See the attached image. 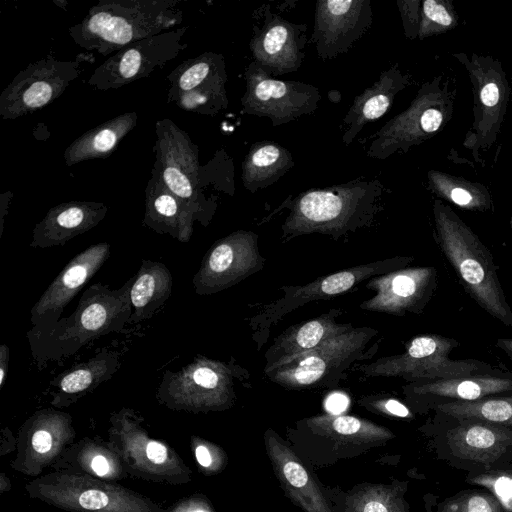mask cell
I'll use <instances>...</instances> for the list:
<instances>
[{"label": "cell", "instance_id": "1", "mask_svg": "<svg viewBox=\"0 0 512 512\" xmlns=\"http://www.w3.org/2000/svg\"><path fill=\"white\" fill-rule=\"evenodd\" d=\"M130 278L121 288L95 283L81 295L74 312L46 328L27 333L34 360L41 365L74 355L101 336L119 333L132 314Z\"/></svg>", "mask_w": 512, "mask_h": 512}, {"label": "cell", "instance_id": "2", "mask_svg": "<svg viewBox=\"0 0 512 512\" xmlns=\"http://www.w3.org/2000/svg\"><path fill=\"white\" fill-rule=\"evenodd\" d=\"M432 211L435 241L464 290L490 316L512 327V309L490 250L442 200H434Z\"/></svg>", "mask_w": 512, "mask_h": 512}, {"label": "cell", "instance_id": "3", "mask_svg": "<svg viewBox=\"0 0 512 512\" xmlns=\"http://www.w3.org/2000/svg\"><path fill=\"white\" fill-rule=\"evenodd\" d=\"M178 0H101L69 28L87 51L108 56L136 41L172 30L183 20Z\"/></svg>", "mask_w": 512, "mask_h": 512}, {"label": "cell", "instance_id": "4", "mask_svg": "<svg viewBox=\"0 0 512 512\" xmlns=\"http://www.w3.org/2000/svg\"><path fill=\"white\" fill-rule=\"evenodd\" d=\"M383 191L378 179L306 190L292 200L281 226L282 236L290 239L319 233L337 240L372 222Z\"/></svg>", "mask_w": 512, "mask_h": 512}, {"label": "cell", "instance_id": "5", "mask_svg": "<svg viewBox=\"0 0 512 512\" xmlns=\"http://www.w3.org/2000/svg\"><path fill=\"white\" fill-rule=\"evenodd\" d=\"M438 459L478 473L512 463V431L483 420L433 412L423 426Z\"/></svg>", "mask_w": 512, "mask_h": 512}, {"label": "cell", "instance_id": "6", "mask_svg": "<svg viewBox=\"0 0 512 512\" xmlns=\"http://www.w3.org/2000/svg\"><path fill=\"white\" fill-rule=\"evenodd\" d=\"M30 498L68 512H166L150 498L118 483L52 471L25 485Z\"/></svg>", "mask_w": 512, "mask_h": 512}, {"label": "cell", "instance_id": "7", "mask_svg": "<svg viewBox=\"0 0 512 512\" xmlns=\"http://www.w3.org/2000/svg\"><path fill=\"white\" fill-rule=\"evenodd\" d=\"M455 98L456 89L443 74L426 81L408 108L388 120L374 135L367 156L385 160L433 138L451 121Z\"/></svg>", "mask_w": 512, "mask_h": 512}, {"label": "cell", "instance_id": "8", "mask_svg": "<svg viewBox=\"0 0 512 512\" xmlns=\"http://www.w3.org/2000/svg\"><path fill=\"white\" fill-rule=\"evenodd\" d=\"M144 418L132 408H121L109 417L108 441L129 476L141 480L183 485L192 471L166 443L153 439L142 426Z\"/></svg>", "mask_w": 512, "mask_h": 512}, {"label": "cell", "instance_id": "9", "mask_svg": "<svg viewBox=\"0 0 512 512\" xmlns=\"http://www.w3.org/2000/svg\"><path fill=\"white\" fill-rule=\"evenodd\" d=\"M291 436V435H289ZM395 438L388 428L350 415L322 414L297 424L291 445L318 465L359 456Z\"/></svg>", "mask_w": 512, "mask_h": 512}, {"label": "cell", "instance_id": "10", "mask_svg": "<svg viewBox=\"0 0 512 512\" xmlns=\"http://www.w3.org/2000/svg\"><path fill=\"white\" fill-rule=\"evenodd\" d=\"M236 374L232 364L197 355L180 370L165 371L156 398L174 411H224L233 406L236 398Z\"/></svg>", "mask_w": 512, "mask_h": 512}, {"label": "cell", "instance_id": "11", "mask_svg": "<svg viewBox=\"0 0 512 512\" xmlns=\"http://www.w3.org/2000/svg\"><path fill=\"white\" fill-rule=\"evenodd\" d=\"M466 69L473 90V122L462 145L485 166L482 154L497 141L511 94L502 63L489 55L454 53Z\"/></svg>", "mask_w": 512, "mask_h": 512}, {"label": "cell", "instance_id": "12", "mask_svg": "<svg viewBox=\"0 0 512 512\" xmlns=\"http://www.w3.org/2000/svg\"><path fill=\"white\" fill-rule=\"evenodd\" d=\"M459 346L457 339L423 334L412 338L403 353L379 358L358 369L369 377H402L410 383L485 373L494 369L491 364L476 359L452 360L450 354Z\"/></svg>", "mask_w": 512, "mask_h": 512}, {"label": "cell", "instance_id": "13", "mask_svg": "<svg viewBox=\"0 0 512 512\" xmlns=\"http://www.w3.org/2000/svg\"><path fill=\"white\" fill-rule=\"evenodd\" d=\"M156 143L153 147L156 161L152 168L163 184L179 199L189 205L206 226L214 214L216 204L206 199L201 191L204 167L199 161V149L170 119L155 124Z\"/></svg>", "mask_w": 512, "mask_h": 512}, {"label": "cell", "instance_id": "14", "mask_svg": "<svg viewBox=\"0 0 512 512\" xmlns=\"http://www.w3.org/2000/svg\"><path fill=\"white\" fill-rule=\"evenodd\" d=\"M377 333L370 327H353L265 374L272 382L290 390L332 384L353 362L364 357L367 344Z\"/></svg>", "mask_w": 512, "mask_h": 512}, {"label": "cell", "instance_id": "15", "mask_svg": "<svg viewBox=\"0 0 512 512\" xmlns=\"http://www.w3.org/2000/svg\"><path fill=\"white\" fill-rule=\"evenodd\" d=\"M412 257L397 256L346 268L317 278L305 285L282 286V297L264 306L250 321L257 332L258 345L263 344L264 334L286 314L303 305L319 300H327L351 290L366 279L405 268Z\"/></svg>", "mask_w": 512, "mask_h": 512}, {"label": "cell", "instance_id": "16", "mask_svg": "<svg viewBox=\"0 0 512 512\" xmlns=\"http://www.w3.org/2000/svg\"><path fill=\"white\" fill-rule=\"evenodd\" d=\"M244 77L242 112L266 117L274 127L313 114L318 108L321 95L314 85L274 78L255 61L248 64Z\"/></svg>", "mask_w": 512, "mask_h": 512}, {"label": "cell", "instance_id": "17", "mask_svg": "<svg viewBox=\"0 0 512 512\" xmlns=\"http://www.w3.org/2000/svg\"><path fill=\"white\" fill-rule=\"evenodd\" d=\"M187 29L185 26L168 30L123 47L94 70L87 84L106 91L149 76L186 49L183 37Z\"/></svg>", "mask_w": 512, "mask_h": 512}, {"label": "cell", "instance_id": "18", "mask_svg": "<svg viewBox=\"0 0 512 512\" xmlns=\"http://www.w3.org/2000/svg\"><path fill=\"white\" fill-rule=\"evenodd\" d=\"M81 60L52 56L29 64L0 94V116L13 120L36 112L59 98L81 73Z\"/></svg>", "mask_w": 512, "mask_h": 512}, {"label": "cell", "instance_id": "19", "mask_svg": "<svg viewBox=\"0 0 512 512\" xmlns=\"http://www.w3.org/2000/svg\"><path fill=\"white\" fill-rule=\"evenodd\" d=\"M222 54L205 52L179 64L168 76V102L182 110L213 116L228 107Z\"/></svg>", "mask_w": 512, "mask_h": 512}, {"label": "cell", "instance_id": "20", "mask_svg": "<svg viewBox=\"0 0 512 512\" xmlns=\"http://www.w3.org/2000/svg\"><path fill=\"white\" fill-rule=\"evenodd\" d=\"M75 438L76 430L69 413L55 408L37 410L18 431L16 454L10 466L26 476L39 477Z\"/></svg>", "mask_w": 512, "mask_h": 512}, {"label": "cell", "instance_id": "21", "mask_svg": "<svg viewBox=\"0 0 512 512\" xmlns=\"http://www.w3.org/2000/svg\"><path fill=\"white\" fill-rule=\"evenodd\" d=\"M253 231L237 230L217 240L206 252L192 279L198 295L230 288L260 271L265 263Z\"/></svg>", "mask_w": 512, "mask_h": 512}, {"label": "cell", "instance_id": "22", "mask_svg": "<svg viewBox=\"0 0 512 512\" xmlns=\"http://www.w3.org/2000/svg\"><path fill=\"white\" fill-rule=\"evenodd\" d=\"M371 0H318L309 42L322 60L347 53L371 28Z\"/></svg>", "mask_w": 512, "mask_h": 512}, {"label": "cell", "instance_id": "23", "mask_svg": "<svg viewBox=\"0 0 512 512\" xmlns=\"http://www.w3.org/2000/svg\"><path fill=\"white\" fill-rule=\"evenodd\" d=\"M403 391L413 411L424 414L444 404L512 396V373L494 368L485 373L409 383Z\"/></svg>", "mask_w": 512, "mask_h": 512}, {"label": "cell", "instance_id": "24", "mask_svg": "<svg viewBox=\"0 0 512 512\" xmlns=\"http://www.w3.org/2000/svg\"><path fill=\"white\" fill-rule=\"evenodd\" d=\"M265 449L285 496L303 512H336L310 462L271 429L264 434Z\"/></svg>", "mask_w": 512, "mask_h": 512}, {"label": "cell", "instance_id": "25", "mask_svg": "<svg viewBox=\"0 0 512 512\" xmlns=\"http://www.w3.org/2000/svg\"><path fill=\"white\" fill-rule=\"evenodd\" d=\"M437 285V271L434 267H405L371 278L366 287L375 294L359 307L394 316L421 314Z\"/></svg>", "mask_w": 512, "mask_h": 512}, {"label": "cell", "instance_id": "26", "mask_svg": "<svg viewBox=\"0 0 512 512\" xmlns=\"http://www.w3.org/2000/svg\"><path fill=\"white\" fill-rule=\"evenodd\" d=\"M249 48L255 61L272 76L296 72L305 58L307 25L293 23L265 8L263 23L254 26Z\"/></svg>", "mask_w": 512, "mask_h": 512}, {"label": "cell", "instance_id": "27", "mask_svg": "<svg viewBox=\"0 0 512 512\" xmlns=\"http://www.w3.org/2000/svg\"><path fill=\"white\" fill-rule=\"evenodd\" d=\"M109 255L110 245L101 242L74 256L32 306L30 319L33 327L46 328L56 324L66 306L102 267Z\"/></svg>", "mask_w": 512, "mask_h": 512}, {"label": "cell", "instance_id": "28", "mask_svg": "<svg viewBox=\"0 0 512 512\" xmlns=\"http://www.w3.org/2000/svg\"><path fill=\"white\" fill-rule=\"evenodd\" d=\"M101 202L72 200L48 210L32 231V248L63 246L71 239L97 226L106 216Z\"/></svg>", "mask_w": 512, "mask_h": 512}, {"label": "cell", "instance_id": "29", "mask_svg": "<svg viewBox=\"0 0 512 512\" xmlns=\"http://www.w3.org/2000/svg\"><path fill=\"white\" fill-rule=\"evenodd\" d=\"M340 309H331L317 317L287 328L265 352L264 373L303 355L329 339L337 337L353 328L351 323H339Z\"/></svg>", "mask_w": 512, "mask_h": 512}, {"label": "cell", "instance_id": "30", "mask_svg": "<svg viewBox=\"0 0 512 512\" xmlns=\"http://www.w3.org/2000/svg\"><path fill=\"white\" fill-rule=\"evenodd\" d=\"M410 80V75L404 73L398 63L384 70L371 86L354 98L343 118L346 129L342 142L350 145L367 124L386 114L397 94L409 85Z\"/></svg>", "mask_w": 512, "mask_h": 512}, {"label": "cell", "instance_id": "31", "mask_svg": "<svg viewBox=\"0 0 512 512\" xmlns=\"http://www.w3.org/2000/svg\"><path fill=\"white\" fill-rule=\"evenodd\" d=\"M119 351L103 349L86 362L62 372L49 384L50 404L67 408L110 380L121 366Z\"/></svg>", "mask_w": 512, "mask_h": 512}, {"label": "cell", "instance_id": "32", "mask_svg": "<svg viewBox=\"0 0 512 512\" xmlns=\"http://www.w3.org/2000/svg\"><path fill=\"white\" fill-rule=\"evenodd\" d=\"M195 221L200 222L198 214L151 172L145 189L143 224L159 234L187 243L193 234Z\"/></svg>", "mask_w": 512, "mask_h": 512}, {"label": "cell", "instance_id": "33", "mask_svg": "<svg viewBox=\"0 0 512 512\" xmlns=\"http://www.w3.org/2000/svg\"><path fill=\"white\" fill-rule=\"evenodd\" d=\"M50 468L53 471L81 473L114 483L129 476L110 442L99 436L75 441Z\"/></svg>", "mask_w": 512, "mask_h": 512}, {"label": "cell", "instance_id": "34", "mask_svg": "<svg viewBox=\"0 0 512 512\" xmlns=\"http://www.w3.org/2000/svg\"><path fill=\"white\" fill-rule=\"evenodd\" d=\"M407 490V481L394 480L391 484L362 483L348 492L333 489L327 495L334 509L340 508L336 512H410Z\"/></svg>", "mask_w": 512, "mask_h": 512}, {"label": "cell", "instance_id": "35", "mask_svg": "<svg viewBox=\"0 0 512 512\" xmlns=\"http://www.w3.org/2000/svg\"><path fill=\"white\" fill-rule=\"evenodd\" d=\"M132 278V314L128 324H137L152 318L161 309L171 295L173 279L165 264L148 259L142 260Z\"/></svg>", "mask_w": 512, "mask_h": 512}, {"label": "cell", "instance_id": "36", "mask_svg": "<svg viewBox=\"0 0 512 512\" xmlns=\"http://www.w3.org/2000/svg\"><path fill=\"white\" fill-rule=\"evenodd\" d=\"M294 165L292 153L279 143L255 142L242 162V184L246 190L255 193L275 184Z\"/></svg>", "mask_w": 512, "mask_h": 512}, {"label": "cell", "instance_id": "37", "mask_svg": "<svg viewBox=\"0 0 512 512\" xmlns=\"http://www.w3.org/2000/svg\"><path fill=\"white\" fill-rule=\"evenodd\" d=\"M136 112H125L85 132L75 139L64 152L67 166L109 156L120 141L136 126Z\"/></svg>", "mask_w": 512, "mask_h": 512}, {"label": "cell", "instance_id": "38", "mask_svg": "<svg viewBox=\"0 0 512 512\" xmlns=\"http://www.w3.org/2000/svg\"><path fill=\"white\" fill-rule=\"evenodd\" d=\"M427 179L428 188L440 200H446L468 211L494 210L491 194L481 183L434 169L428 171Z\"/></svg>", "mask_w": 512, "mask_h": 512}, {"label": "cell", "instance_id": "39", "mask_svg": "<svg viewBox=\"0 0 512 512\" xmlns=\"http://www.w3.org/2000/svg\"><path fill=\"white\" fill-rule=\"evenodd\" d=\"M432 412L490 422L512 431V396L492 397L474 402L450 403Z\"/></svg>", "mask_w": 512, "mask_h": 512}, {"label": "cell", "instance_id": "40", "mask_svg": "<svg viewBox=\"0 0 512 512\" xmlns=\"http://www.w3.org/2000/svg\"><path fill=\"white\" fill-rule=\"evenodd\" d=\"M425 503L427 512H504L497 498L482 488L461 490L439 502L428 494Z\"/></svg>", "mask_w": 512, "mask_h": 512}, {"label": "cell", "instance_id": "41", "mask_svg": "<svg viewBox=\"0 0 512 512\" xmlns=\"http://www.w3.org/2000/svg\"><path fill=\"white\" fill-rule=\"evenodd\" d=\"M420 15L419 40L451 31L459 22V15L450 0L421 1Z\"/></svg>", "mask_w": 512, "mask_h": 512}, {"label": "cell", "instance_id": "42", "mask_svg": "<svg viewBox=\"0 0 512 512\" xmlns=\"http://www.w3.org/2000/svg\"><path fill=\"white\" fill-rule=\"evenodd\" d=\"M465 482L489 491L500 502L504 512H512V463L484 472L467 473Z\"/></svg>", "mask_w": 512, "mask_h": 512}, {"label": "cell", "instance_id": "43", "mask_svg": "<svg viewBox=\"0 0 512 512\" xmlns=\"http://www.w3.org/2000/svg\"><path fill=\"white\" fill-rule=\"evenodd\" d=\"M191 447L203 474L214 475L226 467L227 455L218 445L201 437L192 436Z\"/></svg>", "mask_w": 512, "mask_h": 512}, {"label": "cell", "instance_id": "44", "mask_svg": "<svg viewBox=\"0 0 512 512\" xmlns=\"http://www.w3.org/2000/svg\"><path fill=\"white\" fill-rule=\"evenodd\" d=\"M396 4L400 12L406 38L410 40L418 38L421 17V1L397 0Z\"/></svg>", "mask_w": 512, "mask_h": 512}, {"label": "cell", "instance_id": "45", "mask_svg": "<svg viewBox=\"0 0 512 512\" xmlns=\"http://www.w3.org/2000/svg\"><path fill=\"white\" fill-rule=\"evenodd\" d=\"M166 512H214L208 499L199 494L182 498L175 502Z\"/></svg>", "mask_w": 512, "mask_h": 512}, {"label": "cell", "instance_id": "46", "mask_svg": "<svg viewBox=\"0 0 512 512\" xmlns=\"http://www.w3.org/2000/svg\"><path fill=\"white\" fill-rule=\"evenodd\" d=\"M365 405H369L374 410L394 417L405 419L413 418V413L410 409L400 401L393 398L376 399L366 403Z\"/></svg>", "mask_w": 512, "mask_h": 512}, {"label": "cell", "instance_id": "47", "mask_svg": "<svg viewBox=\"0 0 512 512\" xmlns=\"http://www.w3.org/2000/svg\"><path fill=\"white\" fill-rule=\"evenodd\" d=\"M349 405V398L341 392L330 394L325 400V409L329 414L341 415Z\"/></svg>", "mask_w": 512, "mask_h": 512}, {"label": "cell", "instance_id": "48", "mask_svg": "<svg viewBox=\"0 0 512 512\" xmlns=\"http://www.w3.org/2000/svg\"><path fill=\"white\" fill-rule=\"evenodd\" d=\"M17 437H15L12 431L8 427H3L1 430V444H0V456L3 457L16 450Z\"/></svg>", "mask_w": 512, "mask_h": 512}, {"label": "cell", "instance_id": "49", "mask_svg": "<svg viewBox=\"0 0 512 512\" xmlns=\"http://www.w3.org/2000/svg\"><path fill=\"white\" fill-rule=\"evenodd\" d=\"M9 358H10V349L8 345L2 344L0 346V389L3 387L6 374L8 371V365H9Z\"/></svg>", "mask_w": 512, "mask_h": 512}, {"label": "cell", "instance_id": "50", "mask_svg": "<svg viewBox=\"0 0 512 512\" xmlns=\"http://www.w3.org/2000/svg\"><path fill=\"white\" fill-rule=\"evenodd\" d=\"M495 346L502 350L512 362V338H498Z\"/></svg>", "mask_w": 512, "mask_h": 512}, {"label": "cell", "instance_id": "51", "mask_svg": "<svg viewBox=\"0 0 512 512\" xmlns=\"http://www.w3.org/2000/svg\"><path fill=\"white\" fill-rule=\"evenodd\" d=\"M11 197H12V193H10V192H7V193H4L1 195L2 200H1V225H0L1 231H0V235L2 234L4 216L7 213V208L9 206Z\"/></svg>", "mask_w": 512, "mask_h": 512}, {"label": "cell", "instance_id": "52", "mask_svg": "<svg viewBox=\"0 0 512 512\" xmlns=\"http://www.w3.org/2000/svg\"><path fill=\"white\" fill-rule=\"evenodd\" d=\"M11 481L9 477L4 473H0V494L8 492L11 489Z\"/></svg>", "mask_w": 512, "mask_h": 512}, {"label": "cell", "instance_id": "53", "mask_svg": "<svg viewBox=\"0 0 512 512\" xmlns=\"http://www.w3.org/2000/svg\"><path fill=\"white\" fill-rule=\"evenodd\" d=\"M511 224H512V221H511Z\"/></svg>", "mask_w": 512, "mask_h": 512}]
</instances>
